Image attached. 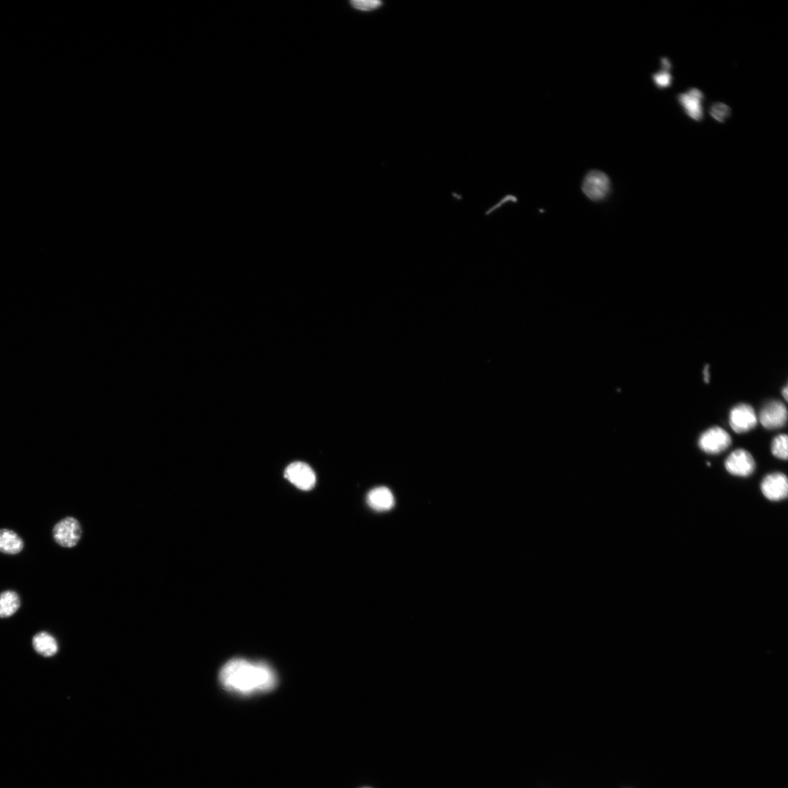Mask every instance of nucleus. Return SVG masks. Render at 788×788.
Segmentation results:
<instances>
[{"mask_svg": "<svg viewBox=\"0 0 788 788\" xmlns=\"http://www.w3.org/2000/svg\"><path fill=\"white\" fill-rule=\"evenodd\" d=\"M725 466L729 473L737 477H748L756 468V462L748 451L738 449L726 459Z\"/></svg>", "mask_w": 788, "mask_h": 788, "instance_id": "obj_5", "label": "nucleus"}, {"mask_svg": "<svg viewBox=\"0 0 788 788\" xmlns=\"http://www.w3.org/2000/svg\"><path fill=\"white\" fill-rule=\"evenodd\" d=\"M758 418L754 409L746 404L737 406L731 412L730 425L739 434L751 431L757 427Z\"/></svg>", "mask_w": 788, "mask_h": 788, "instance_id": "obj_7", "label": "nucleus"}, {"mask_svg": "<svg viewBox=\"0 0 788 788\" xmlns=\"http://www.w3.org/2000/svg\"><path fill=\"white\" fill-rule=\"evenodd\" d=\"M771 452L778 459L786 461L787 459V436L786 434H780L771 444Z\"/></svg>", "mask_w": 788, "mask_h": 788, "instance_id": "obj_15", "label": "nucleus"}, {"mask_svg": "<svg viewBox=\"0 0 788 788\" xmlns=\"http://www.w3.org/2000/svg\"><path fill=\"white\" fill-rule=\"evenodd\" d=\"M368 505L377 511H387L394 506V497L387 487L372 490L367 496Z\"/></svg>", "mask_w": 788, "mask_h": 788, "instance_id": "obj_11", "label": "nucleus"}, {"mask_svg": "<svg viewBox=\"0 0 788 788\" xmlns=\"http://www.w3.org/2000/svg\"><path fill=\"white\" fill-rule=\"evenodd\" d=\"M285 478L296 488L303 491L312 489L316 482V477L311 467L303 462H294L288 466L285 471Z\"/></svg>", "mask_w": 788, "mask_h": 788, "instance_id": "obj_6", "label": "nucleus"}, {"mask_svg": "<svg viewBox=\"0 0 788 788\" xmlns=\"http://www.w3.org/2000/svg\"><path fill=\"white\" fill-rule=\"evenodd\" d=\"M220 681L227 692L247 696L273 691L278 684V677L274 669L266 663L236 658L223 666Z\"/></svg>", "mask_w": 788, "mask_h": 788, "instance_id": "obj_1", "label": "nucleus"}, {"mask_svg": "<svg viewBox=\"0 0 788 788\" xmlns=\"http://www.w3.org/2000/svg\"><path fill=\"white\" fill-rule=\"evenodd\" d=\"M350 5L355 9L361 11H371L380 8L382 5L381 1H376V0H354L351 1Z\"/></svg>", "mask_w": 788, "mask_h": 788, "instance_id": "obj_17", "label": "nucleus"}, {"mask_svg": "<svg viewBox=\"0 0 788 788\" xmlns=\"http://www.w3.org/2000/svg\"><path fill=\"white\" fill-rule=\"evenodd\" d=\"M703 95L698 89H692L678 96V100L685 113L695 121L703 118L702 100Z\"/></svg>", "mask_w": 788, "mask_h": 788, "instance_id": "obj_10", "label": "nucleus"}, {"mask_svg": "<svg viewBox=\"0 0 788 788\" xmlns=\"http://www.w3.org/2000/svg\"><path fill=\"white\" fill-rule=\"evenodd\" d=\"M610 178L600 171H590L585 175L582 184L584 194L594 202L605 199L610 192Z\"/></svg>", "mask_w": 788, "mask_h": 788, "instance_id": "obj_2", "label": "nucleus"}, {"mask_svg": "<svg viewBox=\"0 0 788 788\" xmlns=\"http://www.w3.org/2000/svg\"><path fill=\"white\" fill-rule=\"evenodd\" d=\"M761 489L764 496L768 500L782 501L787 496V478L780 473L770 474L763 480Z\"/></svg>", "mask_w": 788, "mask_h": 788, "instance_id": "obj_9", "label": "nucleus"}, {"mask_svg": "<svg viewBox=\"0 0 788 788\" xmlns=\"http://www.w3.org/2000/svg\"><path fill=\"white\" fill-rule=\"evenodd\" d=\"M731 445L729 434L719 427H713L703 432L699 438L701 450L709 454H719Z\"/></svg>", "mask_w": 788, "mask_h": 788, "instance_id": "obj_3", "label": "nucleus"}, {"mask_svg": "<svg viewBox=\"0 0 788 788\" xmlns=\"http://www.w3.org/2000/svg\"><path fill=\"white\" fill-rule=\"evenodd\" d=\"M709 370H710V366H709V365H707L705 366V368H704V371H703L704 381H705L706 383L710 382V372H709Z\"/></svg>", "mask_w": 788, "mask_h": 788, "instance_id": "obj_19", "label": "nucleus"}, {"mask_svg": "<svg viewBox=\"0 0 788 788\" xmlns=\"http://www.w3.org/2000/svg\"><path fill=\"white\" fill-rule=\"evenodd\" d=\"M710 113L716 121L723 123L730 116L731 109L724 103H717L711 107Z\"/></svg>", "mask_w": 788, "mask_h": 788, "instance_id": "obj_16", "label": "nucleus"}, {"mask_svg": "<svg viewBox=\"0 0 788 788\" xmlns=\"http://www.w3.org/2000/svg\"><path fill=\"white\" fill-rule=\"evenodd\" d=\"M652 78L656 85L661 89L669 87L672 85L673 77L668 71H662L654 74Z\"/></svg>", "mask_w": 788, "mask_h": 788, "instance_id": "obj_18", "label": "nucleus"}, {"mask_svg": "<svg viewBox=\"0 0 788 788\" xmlns=\"http://www.w3.org/2000/svg\"><path fill=\"white\" fill-rule=\"evenodd\" d=\"M761 424L767 429H778L783 427L787 420V410L780 401H774L766 405L759 416Z\"/></svg>", "mask_w": 788, "mask_h": 788, "instance_id": "obj_8", "label": "nucleus"}, {"mask_svg": "<svg viewBox=\"0 0 788 788\" xmlns=\"http://www.w3.org/2000/svg\"><path fill=\"white\" fill-rule=\"evenodd\" d=\"M782 396H783L784 399H785L786 401H787V397H788V389H787V387H785V388H784V389H782Z\"/></svg>", "mask_w": 788, "mask_h": 788, "instance_id": "obj_20", "label": "nucleus"}, {"mask_svg": "<svg viewBox=\"0 0 788 788\" xmlns=\"http://www.w3.org/2000/svg\"><path fill=\"white\" fill-rule=\"evenodd\" d=\"M21 601L17 594L7 591L0 594V617L8 618L18 611Z\"/></svg>", "mask_w": 788, "mask_h": 788, "instance_id": "obj_14", "label": "nucleus"}, {"mask_svg": "<svg viewBox=\"0 0 788 788\" xmlns=\"http://www.w3.org/2000/svg\"><path fill=\"white\" fill-rule=\"evenodd\" d=\"M33 647L44 657H52L58 652V644L55 637L47 632H41L32 640Z\"/></svg>", "mask_w": 788, "mask_h": 788, "instance_id": "obj_13", "label": "nucleus"}, {"mask_svg": "<svg viewBox=\"0 0 788 788\" xmlns=\"http://www.w3.org/2000/svg\"><path fill=\"white\" fill-rule=\"evenodd\" d=\"M24 549V542L13 531L0 530V552L8 555L18 554Z\"/></svg>", "mask_w": 788, "mask_h": 788, "instance_id": "obj_12", "label": "nucleus"}, {"mask_svg": "<svg viewBox=\"0 0 788 788\" xmlns=\"http://www.w3.org/2000/svg\"><path fill=\"white\" fill-rule=\"evenodd\" d=\"M55 540L60 546L72 548L77 545L81 538L82 529L77 520L68 517L59 522L53 530Z\"/></svg>", "mask_w": 788, "mask_h": 788, "instance_id": "obj_4", "label": "nucleus"}]
</instances>
